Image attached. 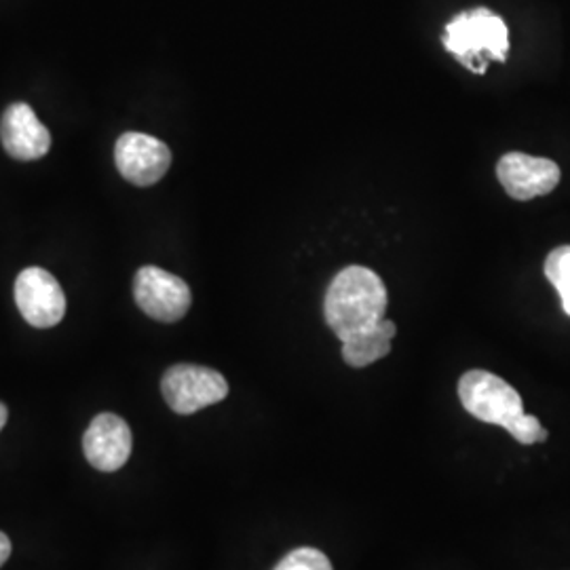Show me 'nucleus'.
<instances>
[{
	"instance_id": "1",
	"label": "nucleus",
	"mask_w": 570,
	"mask_h": 570,
	"mask_svg": "<svg viewBox=\"0 0 570 570\" xmlns=\"http://www.w3.org/2000/svg\"><path fill=\"white\" fill-rule=\"evenodd\" d=\"M387 287L367 266H346L327 287L324 315L341 343L379 326L387 313Z\"/></svg>"
},
{
	"instance_id": "2",
	"label": "nucleus",
	"mask_w": 570,
	"mask_h": 570,
	"mask_svg": "<svg viewBox=\"0 0 570 570\" xmlns=\"http://www.w3.org/2000/svg\"><path fill=\"white\" fill-rule=\"evenodd\" d=\"M444 47L456 60L475 75L487 72L490 56L492 60L505 61L510 51V30L505 21L489 9L478 7L459 13L446 26Z\"/></svg>"
},
{
	"instance_id": "15",
	"label": "nucleus",
	"mask_w": 570,
	"mask_h": 570,
	"mask_svg": "<svg viewBox=\"0 0 570 570\" xmlns=\"http://www.w3.org/2000/svg\"><path fill=\"white\" fill-rule=\"evenodd\" d=\"M9 556H11V541L4 532H0V567L9 560Z\"/></svg>"
},
{
	"instance_id": "14",
	"label": "nucleus",
	"mask_w": 570,
	"mask_h": 570,
	"mask_svg": "<svg viewBox=\"0 0 570 570\" xmlns=\"http://www.w3.org/2000/svg\"><path fill=\"white\" fill-rule=\"evenodd\" d=\"M511 438L524 446L530 444H539V442H546L548 440V431L539 423L537 416L532 414H522L510 429H508Z\"/></svg>"
},
{
	"instance_id": "8",
	"label": "nucleus",
	"mask_w": 570,
	"mask_h": 570,
	"mask_svg": "<svg viewBox=\"0 0 570 570\" xmlns=\"http://www.w3.org/2000/svg\"><path fill=\"white\" fill-rule=\"evenodd\" d=\"M499 183L511 199L529 202L534 197L548 195L560 184V167L551 159L530 157L524 153L503 155L497 165Z\"/></svg>"
},
{
	"instance_id": "6",
	"label": "nucleus",
	"mask_w": 570,
	"mask_h": 570,
	"mask_svg": "<svg viewBox=\"0 0 570 570\" xmlns=\"http://www.w3.org/2000/svg\"><path fill=\"white\" fill-rule=\"evenodd\" d=\"M16 303L21 317L35 327H53L66 313V296L58 279L41 266L23 268L16 279Z\"/></svg>"
},
{
	"instance_id": "4",
	"label": "nucleus",
	"mask_w": 570,
	"mask_h": 570,
	"mask_svg": "<svg viewBox=\"0 0 570 570\" xmlns=\"http://www.w3.org/2000/svg\"><path fill=\"white\" fill-rule=\"evenodd\" d=\"M161 391L167 406L186 416L223 402L228 395V383L212 367L176 364L165 372Z\"/></svg>"
},
{
	"instance_id": "13",
	"label": "nucleus",
	"mask_w": 570,
	"mask_h": 570,
	"mask_svg": "<svg viewBox=\"0 0 570 570\" xmlns=\"http://www.w3.org/2000/svg\"><path fill=\"white\" fill-rule=\"evenodd\" d=\"M273 570H334L324 551L315 548H298L289 551Z\"/></svg>"
},
{
	"instance_id": "5",
	"label": "nucleus",
	"mask_w": 570,
	"mask_h": 570,
	"mask_svg": "<svg viewBox=\"0 0 570 570\" xmlns=\"http://www.w3.org/2000/svg\"><path fill=\"white\" fill-rule=\"evenodd\" d=\"M134 296L148 317L164 324L180 322L193 303L188 284L159 266H142L136 273Z\"/></svg>"
},
{
	"instance_id": "16",
	"label": "nucleus",
	"mask_w": 570,
	"mask_h": 570,
	"mask_svg": "<svg viewBox=\"0 0 570 570\" xmlns=\"http://www.w3.org/2000/svg\"><path fill=\"white\" fill-rule=\"evenodd\" d=\"M7 419H9V410H7V406L0 402V431H2V428H4Z\"/></svg>"
},
{
	"instance_id": "12",
	"label": "nucleus",
	"mask_w": 570,
	"mask_h": 570,
	"mask_svg": "<svg viewBox=\"0 0 570 570\" xmlns=\"http://www.w3.org/2000/svg\"><path fill=\"white\" fill-rule=\"evenodd\" d=\"M546 277L558 289L562 308L570 317V245H560L551 252L546 261Z\"/></svg>"
},
{
	"instance_id": "7",
	"label": "nucleus",
	"mask_w": 570,
	"mask_h": 570,
	"mask_svg": "<svg viewBox=\"0 0 570 570\" xmlns=\"http://www.w3.org/2000/svg\"><path fill=\"white\" fill-rule=\"evenodd\" d=\"M115 164L127 183L153 186L167 174L171 150L148 134L127 131L115 144Z\"/></svg>"
},
{
	"instance_id": "11",
	"label": "nucleus",
	"mask_w": 570,
	"mask_h": 570,
	"mask_svg": "<svg viewBox=\"0 0 570 570\" xmlns=\"http://www.w3.org/2000/svg\"><path fill=\"white\" fill-rule=\"evenodd\" d=\"M395 332V324L385 317L374 330L343 343V360L351 367H366L387 357Z\"/></svg>"
},
{
	"instance_id": "9",
	"label": "nucleus",
	"mask_w": 570,
	"mask_h": 570,
	"mask_svg": "<svg viewBox=\"0 0 570 570\" xmlns=\"http://www.w3.org/2000/svg\"><path fill=\"white\" fill-rule=\"evenodd\" d=\"M134 435L121 416L112 412L98 414L82 435V450L87 461L100 471L121 469L131 454Z\"/></svg>"
},
{
	"instance_id": "3",
	"label": "nucleus",
	"mask_w": 570,
	"mask_h": 570,
	"mask_svg": "<svg viewBox=\"0 0 570 570\" xmlns=\"http://www.w3.org/2000/svg\"><path fill=\"white\" fill-rule=\"evenodd\" d=\"M459 397L473 419L505 431L524 414L520 393L487 370L465 372L459 381Z\"/></svg>"
},
{
	"instance_id": "10",
	"label": "nucleus",
	"mask_w": 570,
	"mask_h": 570,
	"mask_svg": "<svg viewBox=\"0 0 570 570\" xmlns=\"http://www.w3.org/2000/svg\"><path fill=\"white\" fill-rule=\"evenodd\" d=\"M4 150L18 161L42 159L51 148V134L28 104H11L0 121Z\"/></svg>"
}]
</instances>
